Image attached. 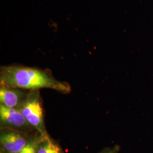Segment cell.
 I'll return each mask as SVG.
<instances>
[{
  "instance_id": "1",
  "label": "cell",
  "mask_w": 153,
  "mask_h": 153,
  "mask_svg": "<svg viewBox=\"0 0 153 153\" xmlns=\"http://www.w3.org/2000/svg\"><path fill=\"white\" fill-rule=\"evenodd\" d=\"M1 86L35 90L50 88L62 93H69L70 85L56 79L47 71L34 68L19 65L2 67L0 74Z\"/></svg>"
},
{
  "instance_id": "2",
  "label": "cell",
  "mask_w": 153,
  "mask_h": 153,
  "mask_svg": "<svg viewBox=\"0 0 153 153\" xmlns=\"http://www.w3.org/2000/svg\"><path fill=\"white\" fill-rule=\"evenodd\" d=\"M19 109L31 127L42 135L46 134L43 109L38 93L33 92L27 95Z\"/></svg>"
},
{
  "instance_id": "3",
  "label": "cell",
  "mask_w": 153,
  "mask_h": 153,
  "mask_svg": "<svg viewBox=\"0 0 153 153\" xmlns=\"http://www.w3.org/2000/svg\"><path fill=\"white\" fill-rule=\"evenodd\" d=\"M0 119L1 128L8 127L21 129L31 127L19 109L7 108L1 104L0 105Z\"/></svg>"
},
{
  "instance_id": "4",
  "label": "cell",
  "mask_w": 153,
  "mask_h": 153,
  "mask_svg": "<svg viewBox=\"0 0 153 153\" xmlns=\"http://www.w3.org/2000/svg\"><path fill=\"white\" fill-rule=\"evenodd\" d=\"M0 143L1 148L7 153H18L28 144L25 136L13 130L1 132Z\"/></svg>"
},
{
  "instance_id": "5",
  "label": "cell",
  "mask_w": 153,
  "mask_h": 153,
  "mask_svg": "<svg viewBox=\"0 0 153 153\" xmlns=\"http://www.w3.org/2000/svg\"><path fill=\"white\" fill-rule=\"evenodd\" d=\"M27 95L18 88L1 86L0 103L7 108L19 109Z\"/></svg>"
},
{
  "instance_id": "6",
  "label": "cell",
  "mask_w": 153,
  "mask_h": 153,
  "mask_svg": "<svg viewBox=\"0 0 153 153\" xmlns=\"http://www.w3.org/2000/svg\"><path fill=\"white\" fill-rule=\"evenodd\" d=\"M37 153H62L59 147L49 140H47L37 150Z\"/></svg>"
},
{
  "instance_id": "7",
  "label": "cell",
  "mask_w": 153,
  "mask_h": 153,
  "mask_svg": "<svg viewBox=\"0 0 153 153\" xmlns=\"http://www.w3.org/2000/svg\"><path fill=\"white\" fill-rule=\"evenodd\" d=\"M18 153H37L35 142L28 143L27 145Z\"/></svg>"
},
{
  "instance_id": "8",
  "label": "cell",
  "mask_w": 153,
  "mask_h": 153,
  "mask_svg": "<svg viewBox=\"0 0 153 153\" xmlns=\"http://www.w3.org/2000/svg\"><path fill=\"white\" fill-rule=\"evenodd\" d=\"M112 153V152H107V153Z\"/></svg>"
}]
</instances>
